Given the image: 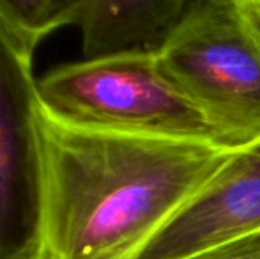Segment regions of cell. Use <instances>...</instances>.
<instances>
[{"mask_svg": "<svg viewBox=\"0 0 260 259\" xmlns=\"http://www.w3.org/2000/svg\"><path fill=\"white\" fill-rule=\"evenodd\" d=\"M234 155L211 142L80 130L45 116L46 259H133Z\"/></svg>", "mask_w": 260, "mask_h": 259, "instance_id": "cell-1", "label": "cell"}, {"mask_svg": "<svg viewBox=\"0 0 260 259\" xmlns=\"http://www.w3.org/2000/svg\"><path fill=\"white\" fill-rule=\"evenodd\" d=\"M38 96L50 121L71 128L221 146L206 116L165 73L156 50L58 66L38 80Z\"/></svg>", "mask_w": 260, "mask_h": 259, "instance_id": "cell-2", "label": "cell"}, {"mask_svg": "<svg viewBox=\"0 0 260 259\" xmlns=\"http://www.w3.org/2000/svg\"><path fill=\"white\" fill-rule=\"evenodd\" d=\"M156 52L223 148L260 140V32L239 0H197Z\"/></svg>", "mask_w": 260, "mask_h": 259, "instance_id": "cell-3", "label": "cell"}, {"mask_svg": "<svg viewBox=\"0 0 260 259\" xmlns=\"http://www.w3.org/2000/svg\"><path fill=\"white\" fill-rule=\"evenodd\" d=\"M32 55L0 25V259H46L45 114Z\"/></svg>", "mask_w": 260, "mask_h": 259, "instance_id": "cell-4", "label": "cell"}, {"mask_svg": "<svg viewBox=\"0 0 260 259\" xmlns=\"http://www.w3.org/2000/svg\"><path fill=\"white\" fill-rule=\"evenodd\" d=\"M260 231V140L236 151L133 259H188Z\"/></svg>", "mask_w": 260, "mask_h": 259, "instance_id": "cell-5", "label": "cell"}, {"mask_svg": "<svg viewBox=\"0 0 260 259\" xmlns=\"http://www.w3.org/2000/svg\"><path fill=\"white\" fill-rule=\"evenodd\" d=\"M197 0H83L75 18L83 59L157 50Z\"/></svg>", "mask_w": 260, "mask_h": 259, "instance_id": "cell-6", "label": "cell"}, {"mask_svg": "<svg viewBox=\"0 0 260 259\" xmlns=\"http://www.w3.org/2000/svg\"><path fill=\"white\" fill-rule=\"evenodd\" d=\"M83 0H0V25L34 53L48 34L75 23Z\"/></svg>", "mask_w": 260, "mask_h": 259, "instance_id": "cell-7", "label": "cell"}, {"mask_svg": "<svg viewBox=\"0 0 260 259\" xmlns=\"http://www.w3.org/2000/svg\"><path fill=\"white\" fill-rule=\"evenodd\" d=\"M188 259H260V231L221 243Z\"/></svg>", "mask_w": 260, "mask_h": 259, "instance_id": "cell-8", "label": "cell"}, {"mask_svg": "<svg viewBox=\"0 0 260 259\" xmlns=\"http://www.w3.org/2000/svg\"><path fill=\"white\" fill-rule=\"evenodd\" d=\"M239 4L255 28L260 32V0H239Z\"/></svg>", "mask_w": 260, "mask_h": 259, "instance_id": "cell-9", "label": "cell"}]
</instances>
